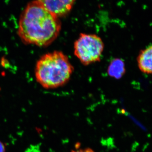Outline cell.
I'll use <instances>...</instances> for the list:
<instances>
[{"instance_id":"6","label":"cell","mask_w":152,"mask_h":152,"mask_svg":"<svg viewBox=\"0 0 152 152\" xmlns=\"http://www.w3.org/2000/svg\"><path fill=\"white\" fill-rule=\"evenodd\" d=\"M57 1L70 12L75 0H57Z\"/></svg>"},{"instance_id":"3","label":"cell","mask_w":152,"mask_h":152,"mask_svg":"<svg viewBox=\"0 0 152 152\" xmlns=\"http://www.w3.org/2000/svg\"><path fill=\"white\" fill-rule=\"evenodd\" d=\"M104 44L95 34H81L74 44V53L81 62L88 65L100 61Z\"/></svg>"},{"instance_id":"4","label":"cell","mask_w":152,"mask_h":152,"mask_svg":"<svg viewBox=\"0 0 152 152\" xmlns=\"http://www.w3.org/2000/svg\"><path fill=\"white\" fill-rule=\"evenodd\" d=\"M140 70L146 74H152V45L143 50L137 58Z\"/></svg>"},{"instance_id":"2","label":"cell","mask_w":152,"mask_h":152,"mask_svg":"<svg viewBox=\"0 0 152 152\" xmlns=\"http://www.w3.org/2000/svg\"><path fill=\"white\" fill-rule=\"evenodd\" d=\"M73 71L68 57L62 52L54 51L43 55L38 61L36 78L44 88H55L65 84Z\"/></svg>"},{"instance_id":"5","label":"cell","mask_w":152,"mask_h":152,"mask_svg":"<svg viewBox=\"0 0 152 152\" xmlns=\"http://www.w3.org/2000/svg\"><path fill=\"white\" fill-rule=\"evenodd\" d=\"M126 69L124 61L120 59L113 60L109 66L108 72L113 77L119 79L124 75Z\"/></svg>"},{"instance_id":"8","label":"cell","mask_w":152,"mask_h":152,"mask_svg":"<svg viewBox=\"0 0 152 152\" xmlns=\"http://www.w3.org/2000/svg\"><path fill=\"white\" fill-rule=\"evenodd\" d=\"M5 146L4 143L0 142V152H5Z\"/></svg>"},{"instance_id":"7","label":"cell","mask_w":152,"mask_h":152,"mask_svg":"<svg viewBox=\"0 0 152 152\" xmlns=\"http://www.w3.org/2000/svg\"><path fill=\"white\" fill-rule=\"evenodd\" d=\"M72 152H94L91 149L87 148L85 149L78 150L77 151H72Z\"/></svg>"},{"instance_id":"1","label":"cell","mask_w":152,"mask_h":152,"mask_svg":"<svg viewBox=\"0 0 152 152\" xmlns=\"http://www.w3.org/2000/svg\"><path fill=\"white\" fill-rule=\"evenodd\" d=\"M61 30L58 18L49 12L37 0L29 3L22 12L18 34L25 43L45 47L56 39Z\"/></svg>"}]
</instances>
